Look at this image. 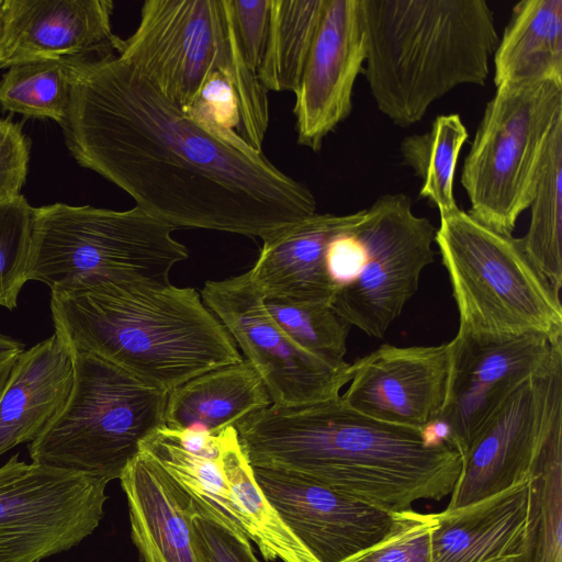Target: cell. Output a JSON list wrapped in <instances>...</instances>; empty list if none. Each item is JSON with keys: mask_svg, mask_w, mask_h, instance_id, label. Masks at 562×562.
Instances as JSON below:
<instances>
[{"mask_svg": "<svg viewBox=\"0 0 562 562\" xmlns=\"http://www.w3.org/2000/svg\"><path fill=\"white\" fill-rule=\"evenodd\" d=\"M67 65L69 153L149 215L262 240L317 213L312 191L262 150L205 127L117 55Z\"/></svg>", "mask_w": 562, "mask_h": 562, "instance_id": "1", "label": "cell"}, {"mask_svg": "<svg viewBox=\"0 0 562 562\" xmlns=\"http://www.w3.org/2000/svg\"><path fill=\"white\" fill-rule=\"evenodd\" d=\"M252 468L288 472L389 513L452 493L462 468L449 442L376 420L340 395L312 404H271L236 426Z\"/></svg>", "mask_w": 562, "mask_h": 562, "instance_id": "2", "label": "cell"}, {"mask_svg": "<svg viewBox=\"0 0 562 562\" xmlns=\"http://www.w3.org/2000/svg\"><path fill=\"white\" fill-rule=\"evenodd\" d=\"M50 312L70 352L94 353L167 392L244 359L201 294L170 282L82 277L50 289Z\"/></svg>", "mask_w": 562, "mask_h": 562, "instance_id": "3", "label": "cell"}, {"mask_svg": "<svg viewBox=\"0 0 562 562\" xmlns=\"http://www.w3.org/2000/svg\"><path fill=\"white\" fill-rule=\"evenodd\" d=\"M363 75L381 113L407 127L461 85H485L498 44L485 0H360Z\"/></svg>", "mask_w": 562, "mask_h": 562, "instance_id": "4", "label": "cell"}, {"mask_svg": "<svg viewBox=\"0 0 562 562\" xmlns=\"http://www.w3.org/2000/svg\"><path fill=\"white\" fill-rule=\"evenodd\" d=\"M435 243L458 307L456 337L480 344L527 335L562 339L560 292L530 261L519 238L458 207L440 215Z\"/></svg>", "mask_w": 562, "mask_h": 562, "instance_id": "5", "label": "cell"}, {"mask_svg": "<svg viewBox=\"0 0 562 562\" xmlns=\"http://www.w3.org/2000/svg\"><path fill=\"white\" fill-rule=\"evenodd\" d=\"M74 384L57 416L29 443L32 462L120 479L140 443L165 426L168 393L123 368L72 351Z\"/></svg>", "mask_w": 562, "mask_h": 562, "instance_id": "6", "label": "cell"}, {"mask_svg": "<svg viewBox=\"0 0 562 562\" xmlns=\"http://www.w3.org/2000/svg\"><path fill=\"white\" fill-rule=\"evenodd\" d=\"M172 226L137 206L114 211L54 203L33 210L26 279L53 289L82 277L168 283L188 258Z\"/></svg>", "mask_w": 562, "mask_h": 562, "instance_id": "7", "label": "cell"}, {"mask_svg": "<svg viewBox=\"0 0 562 562\" xmlns=\"http://www.w3.org/2000/svg\"><path fill=\"white\" fill-rule=\"evenodd\" d=\"M561 120L562 83L496 87L461 172L471 216L497 232L513 233L530 205L550 136Z\"/></svg>", "mask_w": 562, "mask_h": 562, "instance_id": "8", "label": "cell"}, {"mask_svg": "<svg viewBox=\"0 0 562 562\" xmlns=\"http://www.w3.org/2000/svg\"><path fill=\"white\" fill-rule=\"evenodd\" d=\"M117 56L183 110L216 74L268 92L243 55L229 0H147Z\"/></svg>", "mask_w": 562, "mask_h": 562, "instance_id": "9", "label": "cell"}, {"mask_svg": "<svg viewBox=\"0 0 562 562\" xmlns=\"http://www.w3.org/2000/svg\"><path fill=\"white\" fill-rule=\"evenodd\" d=\"M363 249L358 274L336 289L330 307L346 324L382 338L416 293L434 261L436 228L404 193H386L362 210L356 226Z\"/></svg>", "mask_w": 562, "mask_h": 562, "instance_id": "10", "label": "cell"}, {"mask_svg": "<svg viewBox=\"0 0 562 562\" xmlns=\"http://www.w3.org/2000/svg\"><path fill=\"white\" fill-rule=\"evenodd\" d=\"M108 484L13 454L0 467V562H41L79 546L104 517Z\"/></svg>", "mask_w": 562, "mask_h": 562, "instance_id": "11", "label": "cell"}, {"mask_svg": "<svg viewBox=\"0 0 562 562\" xmlns=\"http://www.w3.org/2000/svg\"><path fill=\"white\" fill-rule=\"evenodd\" d=\"M562 425V345L548 366L497 408L462 456L446 509L502 492L530 477L553 430Z\"/></svg>", "mask_w": 562, "mask_h": 562, "instance_id": "12", "label": "cell"}, {"mask_svg": "<svg viewBox=\"0 0 562 562\" xmlns=\"http://www.w3.org/2000/svg\"><path fill=\"white\" fill-rule=\"evenodd\" d=\"M201 297L254 367L272 404L296 406L338 397L352 364L331 367L295 344L267 310L247 272L206 281Z\"/></svg>", "mask_w": 562, "mask_h": 562, "instance_id": "13", "label": "cell"}, {"mask_svg": "<svg viewBox=\"0 0 562 562\" xmlns=\"http://www.w3.org/2000/svg\"><path fill=\"white\" fill-rule=\"evenodd\" d=\"M561 345L562 339L540 335L487 344L454 336L448 392L438 420L446 425L448 442L461 457L497 408L543 370Z\"/></svg>", "mask_w": 562, "mask_h": 562, "instance_id": "14", "label": "cell"}, {"mask_svg": "<svg viewBox=\"0 0 562 562\" xmlns=\"http://www.w3.org/2000/svg\"><path fill=\"white\" fill-rule=\"evenodd\" d=\"M352 364L345 405L380 422L422 430L438 419L448 392L450 341L438 346L384 344Z\"/></svg>", "mask_w": 562, "mask_h": 562, "instance_id": "15", "label": "cell"}, {"mask_svg": "<svg viewBox=\"0 0 562 562\" xmlns=\"http://www.w3.org/2000/svg\"><path fill=\"white\" fill-rule=\"evenodd\" d=\"M367 46L360 0H326L325 10L294 91L297 143L318 151L352 110V91Z\"/></svg>", "mask_w": 562, "mask_h": 562, "instance_id": "16", "label": "cell"}, {"mask_svg": "<svg viewBox=\"0 0 562 562\" xmlns=\"http://www.w3.org/2000/svg\"><path fill=\"white\" fill-rule=\"evenodd\" d=\"M252 471L266 498L317 562H342L391 527L392 513L288 472Z\"/></svg>", "mask_w": 562, "mask_h": 562, "instance_id": "17", "label": "cell"}, {"mask_svg": "<svg viewBox=\"0 0 562 562\" xmlns=\"http://www.w3.org/2000/svg\"><path fill=\"white\" fill-rule=\"evenodd\" d=\"M111 0H1L0 68L120 53Z\"/></svg>", "mask_w": 562, "mask_h": 562, "instance_id": "18", "label": "cell"}, {"mask_svg": "<svg viewBox=\"0 0 562 562\" xmlns=\"http://www.w3.org/2000/svg\"><path fill=\"white\" fill-rule=\"evenodd\" d=\"M119 480L140 562H205L192 525L196 505L154 457L139 450Z\"/></svg>", "mask_w": 562, "mask_h": 562, "instance_id": "19", "label": "cell"}, {"mask_svg": "<svg viewBox=\"0 0 562 562\" xmlns=\"http://www.w3.org/2000/svg\"><path fill=\"white\" fill-rule=\"evenodd\" d=\"M361 214L313 216L262 239L254 267L248 271L263 299H291L330 305L336 286L326 267V251L339 232Z\"/></svg>", "mask_w": 562, "mask_h": 562, "instance_id": "20", "label": "cell"}, {"mask_svg": "<svg viewBox=\"0 0 562 562\" xmlns=\"http://www.w3.org/2000/svg\"><path fill=\"white\" fill-rule=\"evenodd\" d=\"M530 477L465 506L437 514L431 562H517L522 550Z\"/></svg>", "mask_w": 562, "mask_h": 562, "instance_id": "21", "label": "cell"}, {"mask_svg": "<svg viewBox=\"0 0 562 562\" xmlns=\"http://www.w3.org/2000/svg\"><path fill=\"white\" fill-rule=\"evenodd\" d=\"M72 384V356L56 333L24 350L0 393V457L37 438L65 406Z\"/></svg>", "mask_w": 562, "mask_h": 562, "instance_id": "22", "label": "cell"}, {"mask_svg": "<svg viewBox=\"0 0 562 562\" xmlns=\"http://www.w3.org/2000/svg\"><path fill=\"white\" fill-rule=\"evenodd\" d=\"M272 404L261 378L243 359L196 375L168 393L165 426L217 435Z\"/></svg>", "mask_w": 562, "mask_h": 562, "instance_id": "23", "label": "cell"}, {"mask_svg": "<svg viewBox=\"0 0 562 562\" xmlns=\"http://www.w3.org/2000/svg\"><path fill=\"white\" fill-rule=\"evenodd\" d=\"M562 83V0H521L494 52V83Z\"/></svg>", "mask_w": 562, "mask_h": 562, "instance_id": "24", "label": "cell"}, {"mask_svg": "<svg viewBox=\"0 0 562 562\" xmlns=\"http://www.w3.org/2000/svg\"><path fill=\"white\" fill-rule=\"evenodd\" d=\"M218 435L217 461L248 538L267 562H317L280 518L257 484L235 427Z\"/></svg>", "mask_w": 562, "mask_h": 562, "instance_id": "25", "label": "cell"}, {"mask_svg": "<svg viewBox=\"0 0 562 562\" xmlns=\"http://www.w3.org/2000/svg\"><path fill=\"white\" fill-rule=\"evenodd\" d=\"M326 0H271L268 40L257 77L267 91L294 92Z\"/></svg>", "mask_w": 562, "mask_h": 562, "instance_id": "26", "label": "cell"}, {"mask_svg": "<svg viewBox=\"0 0 562 562\" xmlns=\"http://www.w3.org/2000/svg\"><path fill=\"white\" fill-rule=\"evenodd\" d=\"M530 223L520 244L535 267L562 288V120L550 136L530 202Z\"/></svg>", "mask_w": 562, "mask_h": 562, "instance_id": "27", "label": "cell"}, {"mask_svg": "<svg viewBox=\"0 0 562 562\" xmlns=\"http://www.w3.org/2000/svg\"><path fill=\"white\" fill-rule=\"evenodd\" d=\"M517 562H562V425L530 474L527 527Z\"/></svg>", "mask_w": 562, "mask_h": 562, "instance_id": "28", "label": "cell"}, {"mask_svg": "<svg viewBox=\"0 0 562 562\" xmlns=\"http://www.w3.org/2000/svg\"><path fill=\"white\" fill-rule=\"evenodd\" d=\"M469 137L458 114L437 116L428 132L403 138L400 151L404 164L420 179L419 195L440 215L459 206L453 196V178L462 146Z\"/></svg>", "mask_w": 562, "mask_h": 562, "instance_id": "29", "label": "cell"}, {"mask_svg": "<svg viewBox=\"0 0 562 562\" xmlns=\"http://www.w3.org/2000/svg\"><path fill=\"white\" fill-rule=\"evenodd\" d=\"M139 450L154 457L199 507L245 531L217 459L188 451L166 426L149 435Z\"/></svg>", "mask_w": 562, "mask_h": 562, "instance_id": "30", "label": "cell"}, {"mask_svg": "<svg viewBox=\"0 0 562 562\" xmlns=\"http://www.w3.org/2000/svg\"><path fill=\"white\" fill-rule=\"evenodd\" d=\"M70 102L67 59L32 60L8 68L0 81L2 111L60 124Z\"/></svg>", "mask_w": 562, "mask_h": 562, "instance_id": "31", "label": "cell"}, {"mask_svg": "<svg viewBox=\"0 0 562 562\" xmlns=\"http://www.w3.org/2000/svg\"><path fill=\"white\" fill-rule=\"evenodd\" d=\"M270 315L301 348L331 367L347 364L349 325L330 305L291 299H263Z\"/></svg>", "mask_w": 562, "mask_h": 562, "instance_id": "32", "label": "cell"}, {"mask_svg": "<svg viewBox=\"0 0 562 562\" xmlns=\"http://www.w3.org/2000/svg\"><path fill=\"white\" fill-rule=\"evenodd\" d=\"M33 210L21 194L0 203V306L8 310L16 307L27 281Z\"/></svg>", "mask_w": 562, "mask_h": 562, "instance_id": "33", "label": "cell"}, {"mask_svg": "<svg viewBox=\"0 0 562 562\" xmlns=\"http://www.w3.org/2000/svg\"><path fill=\"white\" fill-rule=\"evenodd\" d=\"M436 526L437 514L394 512L381 540L342 562H431L430 537Z\"/></svg>", "mask_w": 562, "mask_h": 562, "instance_id": "34", "label": "cell"}, {"mask_svg": "<svg viewBox=\"0 0 562 562\" xmlns=\"http://www.w3.org/2000/svg\"><path fill=\"white\" fill-rule=\"evenodd\" d=\"M192 525L205 562H260L245 531L229 526L198 505Z\"/></svg>", "mask_w": 562, "mask_h": 562, "instance_id": "35", "label": "cell"}, {"mask_svg": "<svg viewBox=\"0 0 562 562\" xmlns=\"http://www.w3.org/2000/svg\"><path fill=\"white\" fill-rule=\"evenodd\" d=\"M30 160V143L21 125L0 117V203L20 195Z\"/></svg>", "mask_w": 562, "mask_h": 562, "instance_id": "36", "label": "cell"}, {"mask_svg": "<svg viewBox=\"0 0 562 562\" xmlns=\"http://www.w3.org/2000/svg\"><path fill=\"white\" fill-rule=\"evenodd\" d=\"M243 55L257 72L269 32L271 0H229Z\"/></svg>", "mask_w": 562, "mask_h": 562, "instance_id": "37", "label": "cell"}, {"mask_svg": "<svg viewBox=\"0 0 562 562\" xmlns=\"http://www.w3.org/2000/svg\"><path fill=\"white\" fill-rule=\"evenodd\" d=\"M172 432L188 451L198 456L217 459L218 435H213L200 428L172 430Z\"/></svg>", "mask_w": 562, "mask_h": 562, "instance_id": "38", "label": "cell"}, {"mask_svg": "<svg viewBox=\"0 0 562 562\" xmlns=\"http://www.w3.org/2000/svg\"><path fill=\"white\" fill-rule=\"evenodd\" d=\"M24 350L23 342L0 333V393L7 383L14 362Z\"/></svg>", "mask_w": 562, "mask_h": 562, "instance_id": "39", "label": "cell"}, {"mask_svg": "<svg viewBox=\"0 0 562 562\" xmlns=\"http://www.w3.org/2000/svg\"><path fill=\"white\" fill-rule=\"evenodd\" d=\"M0 43H1V0H0Z\"/></svg>", "mask_w": 562, "mask_h": 562, "instance_id": "40", "label": "cell"}]
</instances>
